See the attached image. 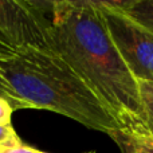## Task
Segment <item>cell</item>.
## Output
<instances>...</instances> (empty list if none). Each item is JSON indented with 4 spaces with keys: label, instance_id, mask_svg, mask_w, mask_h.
I'll return each instance as SVG.
<instances>
[{
    "label": "cell",
    "instance_id": "cell-11",
    "mask_svg": "<svg viewBox=\"0 0 153 153\" xmlns=\"http://www.w3.org/2000/svg\"><path fill=\"white\" fill-rule=\"evenodd\" d=\"M0 153H45V152L38 151V149H35V148H31V146H27V145L22 144V145L13 146V148H8Z\"/></svg>",
    "mask_w": 153,
    "mask_h": 153
},
{
    "label": "cell",
    "instance_id": "cell-12",
    "mask_svg": "<svg viewBox=\"0 0 153 153\" xmlns=\"http://www.w3.org/2000/svg\"><path fill=\"white\" fill-rule=\"evenodd\" d=\"M13 51L11 50L8 46H5L3 42H0V56H8V55H11Z\"/></svg>",
    "mask_w": 153,
    "mask_h": 153
},
{
    "label": "cell",
    "instance_id": "cell-4",
    "mask_svg": "<svg viewBox=\"0 0 153 153\" xmlns=\"http://www.w3.org/2000/svg\"><path fill=\"white\" fill-rule=\"evenodd\" d=\"M101 12L109 35L132 75L138 82H153V34L122 10L106 8Z\"/></svg>",
    "mask_w": 153,
    "mask_h": 153
},
{
    "label": "cell",
    "instance_id": "cell-2",
    "mask_svg": "<svg viewBox=\"0 0 153 153\" xmlns=\"http://www.w3.org/2000/svg\"><path fill=\"white\" fill-rule=\"evenodd\" d=\"M0 73L30 109L62 114L106 134L120 129L89 85L51 50L26 48L0 56Z\"/></svg>",
    "mask_w": 153,
    "mask_h": 153
},
{
    "label": "cell",
    "instance_id": "cell-3",
    "mask_svg": "<svg viewBox=\"0 0 153 153\" xmlns=\"http://www.w3.org/2000/svg\"><path fill=\"white\" fill-rule=\"evenodd\" d=\"M50 1L0 0V42L12 51L48 50Z\"/></svg>",
    "mask_w": 153,
    "mask_h": 153
},
{
    "label": "cell",
    "instance_id": "cell-6",
    "mask_svg": "<svg viewBox=\"0 0 153 153\" xmlns=\"http://www.w3.org/2000/svg\"><path fill=\"white\" fill-rule=\"evenodd\" d=\"M125 12L153 34V0H130Z\"/></svg>",
    "mask_w": 153,
    "mask_h": 153
},
{
    "label": "cell",
    "instance_id": "cell-7",
    "mask_svg": "<svg viewBox=\"0 0 153 153\" xmlns=\"http://www.w3.org/2000/svg\"><path fill=\"white\" fill-rule=\"evenodd\" d=\"M138 83H140L141 101H143V108L145 111L146 125H148V136L153 137V90L144 82H138Z\"/></svg>",
    "mask_w": 153,
    "mask_h": 153
},
{
    "label": "cell",
    "instance_id": "cell-10",
    "mask_svg": "<svg viewBox=\"0 0 153 153\" xmlns=\"http://www.w3.org/2000/svg\"><path fill=\"white\" fill-rule=\"evenodd\" d=\"M15 109L12 108L7 100L0 97V126H7L11 124V118H12V113Z\"/></svg>",
    "mask_w": 153,
    "mask_h": 153
},
{
    "label": "cell",
    "instance_id": "cell-8",
    "mask_svg": "<svg viewBox=\"0 0 153 153\" xmlns=\"http://www.w3.org/2000/svg\"><path fill=\"white\" fill-rule=\"evenodd\" d=\"M0 97L7 100L8 102L12 105V108L15 109V110H18V109H30V106L27 105L26 102H23V101L15 94V91H13L12 87L8 85V82L4 79L1 73H0Z\"/></svg>",
    "mask_w": 153,
    "mask_h": 153
},
{
    "label": "cell",
    "instance_id": "cell-9",
    "mask_svg": "<svg viewBox=\"0 0 153 153\" xmlns=\"http://www.w3.org/2000/svg\"><path fill=\"white\" fill-rule=\"evenodd\" d=\"M18 145H22V141L19 136L16 134L12 125L0 126V152Z\"/></svg>",
    "mask_w": 153,
    "mask_h": 153
},
{
    "label": "cell",
    "instance_id": "cell-14",
    "mask_svg": "<svg viewBox=\"0 0 153 153\" xmlns=\"http://www.w3.org/2000/svg\"><path fill=\"white\" fill-rule=\"evenodd\" d=\"M146 137H148V138H149V140H151V141H152V143H153V137H149V136H146Z\"/></svg>",
    "mask_w": 153,
    "mask_h": 153
},
{
    "label": "cell",
    "instance_id": "cell-5",
    "mask_svg": "<svg viewBox=\"0 0 153 153\" xmlns=\"http://www.w3.org/2000/svg\"><path fill=\"white\" fill-rule=\"evenodd\" d=\"M108 136L116 143L121 153H153V143L146 136L133 134L121 129L111 130Z\"/></svg>",
    "mask_w": 153,
    "mask_h": 153
},
{
    "label": "cell",
    "instance_id": "cell-15",
    "mask_svg": "<svg viewBox=\"0 0 153 153\" xmlns=\"http://www.w3.org/2000/svg\"><path fill=\"white\" fill-rule=\"evenodd\" d=\"M86 153H95V152H86Z\"/></svg>",
    "mask_w": 153,
    "mask_h": 153
},
{
    "label": "cell",
    "instance_id": "cell-13",
    "mask_svg": "<svg viewBox=\"0 0 153 153\" xmlns=\"http://www.w3.org/2000/svg\"><path fill=\"white\" fill-rule=\"evenodd\" d=\"M144 83H145L146 86H148V87H151V89L153 90V82H144Z\"/></svg>",
    "mask_w": 153,
    "mask_h": 153
},
{
    "label": "cell",
    "instance_id": "cell-1",
    "mask_svg": "<svg viewBox=\"0 0 153 153\" xmlns=\"http://www.w3.org/2000/svg\"><path fill=\"white\" fill-rule=\"evenodd\" d=\"M48 20V50L89 85L120 129L148 136L140 83L120 56L94 0L50 1Z\"/></svg>",
    "mask_w": 153,
    "mask_h": 153
}]
</instances>
